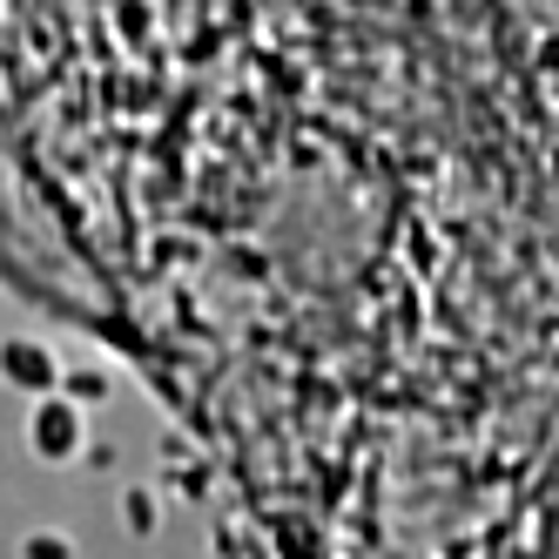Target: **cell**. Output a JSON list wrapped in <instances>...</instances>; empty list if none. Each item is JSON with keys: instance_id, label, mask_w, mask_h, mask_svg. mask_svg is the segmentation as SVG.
Returning a JSON list of instances; mask_svg holds the SVG:
<instances>
[{"instance_id": "1", "label": "cell", "mask_w": 559, "mask_h": 559, "mask_svg": "<svg viewBox=\"0 0 559 559\" xmlns=\"http://www.w3.org/2000/svg\"><path fill=\"white\" fill-rule=\"evenodd\" d=\"M21 559H68V539L41 533V539H27V546H21Z\"/></svg>"}, {"instance_id": "2", "label": "cell", "mask_w": 559, "mask_h": 559, "mask_svg": "<svg viewBox=\"0 0 559 559\" xmlns=\"http://www.w3.org/2000/svg\"><path fill=\"white\" fill-rule=\"evenodd\" d=\"M41 445H48V452L68 445V418H41Z\"/></svg>"}]
</instances>
